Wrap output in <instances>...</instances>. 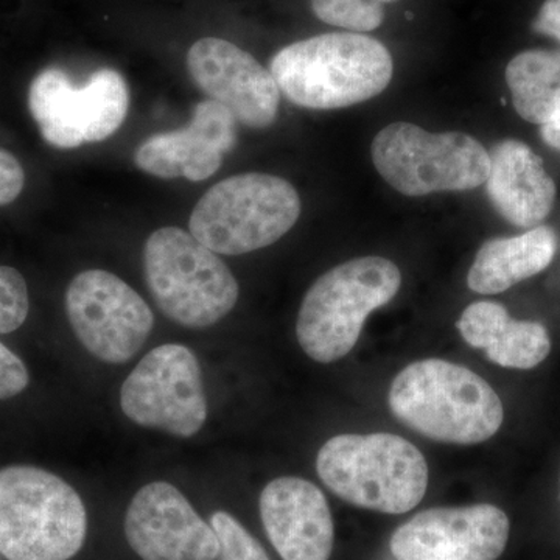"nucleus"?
Segmentation results:
<instances>
[{"mask_svg": "<svg viewBox=\"0 0 560 560\" xmlns=\"http://www.w3.org/2000/svg\"><path fill=\"white\" fill-rule=\"evenodd\" d=\"M279 91L308 109H340L377 97L394 62L381 40L361 33H326L283 47L271 60Z\"/></svg>", "mask_w": 560, "mask_h": 560, "instance_id": "obj_1", "label": "nucleus"}, {"mask_svg": "<svg viewBox=\"0 0 560 560\" xmlns=\"http://www.w3.org/2000/svg\"><path fill=\"white\" fill-rule=\"evenodd\" d=\"M389 408L405 425L445 444L490 440L503 423L499 394L477 372L440 359L405 368L389 389Z\"/></svg>", "mask_w": 560, "mask_h": 560, "instance_id": "obj_2", "label": "nucleus"}, {"mask_svg": "<svg viewBox=\"0 0 560 560\" xmlns=\"http://www.w3.org/2000/svg\"><path fill=\"white\" fill-rule=\"evenodd\" d=\"M320 481L363 510L405 514L422 501L429 466L419 448L389 433L338 434L316 458Z\"/></svg>", "mask_w": 560, "mask_h": 560, "instance_id": "obj_3", "label": "nucleus"}, {"mask_svg": "<svg viewBox=\"0 0 560 560\" xmlns=\"http://www.w3.org/2000/svg\"><path fill=\"white\" fill-rule=\"evenodd\" d=\"M88 534L83 500L39 467L0 469V555L9 560H69Z\"/></svg>", "mask_w": 560, "mask_h": 560, "instance_id": "obj_4", "label": "nucleus"}, {"mask_svg": "<svg viewBox=\"0 0 560 560\" xmlns=\"http://www.w3.org/2000/svg\"><path fill=\"white\" fill-rule=\"evenodd\" d=\"M399 268L383 257L345 261L308 289L298 315L302 350L318 363H334L355 348L368 316L400 290Z\"/></svg>", "mask_w": 560, "mask_h": 560, "instance_id": "obj_5", "label": "nucleus"}, {"mask_svg": "<svg viewBox=\"0 0 560 560\" xmlns=\"http://www.w3.org/2000/svg\"><path fill=\"white\" fill-rule=\"evenodd\" d=\"M143 270L160 311L187 329L213 326L237 304L238 283L228 265L180 228H161L147 238Z\"/></svg>", "mask_w": 560, "mask_h": 560, "instance_id": "obj_6", "label": "nucleus"}, {"mask_svg": "<svg viewBox=\"0 0 560 560\" xmlns=\"http://www.w3.org/2000/svg\"><path fill=\"white\" fill-rule=\"evenodd\" d=\"M300 215V195L289 180L245 173L210 187L195 206L189 226L206 248L241 256L280 241Z\"/></svg>", "mask_w": 560, "mask_h": 560, "instance_id": "obj_7", "label": "nucleus"}, {"mask_svg": "<svg viewBox=\"0 0 560 560\" xmlns=\"http://www.w3.org/2000/svg\"><path fill=\"white\" fill-rule=\"evenodd\" d=\"M372 161L382 178L400 194L423 197L482 186L490 171L489 151L464 132H429L396 121L372 142Z\"/></svg>", "mask_w": 560, "mask_h": 560, "instance_id": "obj_8", "label": "nucleus"}, {"mask_svg": "<svg viewBox=\"0 0 560 560\" xmlns=\"http://www.w3.org/2000/svg\"><path fill=\"white\" fill-rule=\"evenodd\" d=\"M130 92L117 70H95L77 86L65 70L44 69L32 81L28 108L44 140L57 149L110 138L127 119Z\"/></svg>", "mask_w": 560, "mask_h": 560, "instance_id": "obj_9", "label": "nucleus"}, {"mask_svg": "<svg viewBox=\"0 0 560 560\" xmlns=\"http://www.w3.org/2000/svg\"><path fill=\"white\" fill-rule=\"evenodd\" d=\"M120 407L143 429L195 436L208 419V399L195 353L183 345L150 350L121 385Z\"/></svg>", "mask_w": 560, "mask_h": 560, "instance_id": "obj_10", "label": "nucleus"}, {"mask_svg": "<svg viewBox=\"0 0 560 560\" xmlns=\"http://www.w3.org/2000/svg\"><path fill=\"white\" fill-rule=\"evenodd\" d=\"M66 312L81 345L95 359L128 363L149 340L154 315L147 302L113 272H80L66 291Z\"/></svg>", "mask_w": 560, "mask_h": 560, "instance_id": "obj_11", "label": "nucleus"}, {"mask_svg": "<svg viewBox=\"0 0 560 560\" xmlns=\"http://www.w3.org/2000/svg\"><path fill=\"white\" fill-rule=\"evenodd\" d=\"M510 518L493 504L434 508L390 537L396 560H497L510 540Z\"/></svg>", "mask_w": 560, "mask_h": 560, "instance_id": "obj_12", "label": "nucleus"}, {"mask_svg": "<svg viewBox=\"0 0 560 560\" xmlns=\"http://www.w3.org/2000/svg\"><path fill=\"white\" fill-rule=\"evenodd\" d=\"M125 536L142 560H217L220 541L190 501L171 482L136 493L125 515Z\"/></svg>", "mask_w": 560, "mask_h": 560, "instance_id": "obj_13", "label": "nucleus"}, {"mask_svg": "<svg viewBox=\"0 0 560 560\" xmlns=\"http://www.w3.org/2000/svg\"><path fill=\"white\" fill-rule=\"evenodd\" d=\"M191 80L249 128H267L278 117L280 91L270 70L230 40L202 38L187 54Z\"/></svg>", "mask_w": 560, "mask_h": 560, "instance_id": "obj_14", "label": "nucleus"}, {"mask_svg": "<svg viewBox=\"0 0 560 560\" xmlns=\"http://www.w3.org/2000/svg\"><path fill=\"white\" fill-rule=\"evenodd\" d=\"M235 143L237 119L226 106L209 98L195 106L186 128L143 140L135 162L156 178L205 180L219 171Z\"/></svg>", "mask_w": 560, "mask_h": 560, "instance_id": "obj_15", "label": "nucleus"}, {"mask_svg": "<svg viewBox=\"0 0 560 560\" xmlns=\"http://www.w3.org/2000/svg\"><path fill=\"white\" fill-rule=\"evenodd\" d=\"M260 517L272 547L283 560H329L334 518L318 486L298 477H280L260 493Z\"/></svg>", "mask_w": 560, "mask_h": 560, "instance_id": "obj_16", "label": "nucleus"}, {"mask_svg": "<svg viewBox=\"0 0 560 560\" xmlns=\"http://www.w3.org/2000/svg\"><path fill=\"white\" fill-rule=\"evenodd\" d=\"M486 190L497 212L514 226H539L556 201V184L539 154L521 140L506 139L489 151Z\"/></svg>", "mask_w": 560, "mask_h": 560, "instance_id": "obj_17", "label": "nucleus"}, {"mask_svg": "<svg viewBox=\"0 0 560 560\" xmlns=\"http://www.w3.org/2000/svg\"><path fill=\"white\" fill-rule=\"evenodd\" d=\"M456 327L467 345L485 350L492 363L511 370H533L551 352L550 334L544 324L511 318L497 302L469 305Z\"/></svg>", "mask_w": 560, "mask_h": 560, "instance_id": "obj_18", "label": "nucleus"}, {"mask_svg": "<svg viewBox=\"0 0 560 560\" xmlns=\"http://www.w3.org/2000/svg\"><path fill=\"white\" fill-rule=\"evenodd\" d=\"M558 235L536 226L515 237L492 238L478 250L467 283L480 294H499L550 267L558 253Z\"/></svg>", "mask_w": 560, "mask_h": 560, "instance_id": "obj_19", "label": "nucleus"}, {"mask_svg": "<svg viewBox=\"0 0 560 560\" xmlns=\"http://www.w3.org/2000/svg\"><path fill=\"white\" fill-rule=\"evenodd\" d=\"M506 83L522 119L540 127L560 119V49L522 51L508 65Z\"/></svg>", "mask_w": 560, "mask_h": 560, "instance_id": "obj_20", "label": "nucleus"}, {"mask_svg": "<svg viewBox=\"0 0 560 560\" xmlns=\"http://www.w3.org/2000/svg\"><path fill=\"white\" fill-rule=\"evenodd\" d=\"M396 0H312L318 20L346 31L364 33L381 27L385 3Z\"/></svg>", "mask_w": 560, "mask_h": 560, "instance_id": "obj_21", "label": "nucleus"}, {"mask_svg": "<svg viewBox=\"0 0 560 560\" xmlns=\"http://www.w3.org/2000/svg\"><path fill=\"white\" fill-rule=\"evenodd\" d=\"M210 525L220 541L217 560H271L256 537L228 512H215L210 518Z\"/></svg>", "mask_w": 560, "mask_h": 560, "instance_id": "obj_22", "label": "nucleus"}, {"mask_svg": "<svg viewBox=\"0 0 560 560\" xmlns=\"http://www.w3.org/2000/svg\"><path fill=\"white\" fill-rule=\"evenodd\" d=\"M31 311L27 283L20 271L0 267V334L20 329Z\"/></svg>", "mask_w": 560, "mask_h": 560, "instance_id": "obj_23", "label": "nucleus"}, {"mask_svg": "<svg viewBox=\"0 0 560 560\" xmlns=\"http://www.w3.org/2000/svg\"><path fill=\"white\" fill-rule=\"evenodd\" d=\"M31 382L24 361L0 342V400L11 399L27 388Z\"/></svg>", "mask_w": 560, "mask_h": 560, "instance_id": "obj_24", "label": "nucleus"}, {"mask_svg": "<svg viewBox=\"0 0 560 560\" xmlns=\"http://www.w3.org/2000/svg\"><path fill=\"white\" fill-rule=\"evenodd\" d=\"M24 183L25 175L21 162L9 151L0 150V206L16 200L24 189Z\"/></svg>", "mask_w": 560, "mask_h": 560, "instance_id": "obj_25", "label": "nucleus"}, {"mask_svg": "<svg viewBox=\"0 0 560 560\" xmlns=\"http://www.w3.org/2000/svg\"><path fill=\"white\" fill-rule=\"evenodd\" d=\"M534 31L560 43V0H545L533 24Z\"/></svg>", "mask_w": 560, "mask_h": 560, "instance_id": "obj_26", "label": "nucleus"}, {"mask_svg": "<svg viewBox=\"0 0 560 560\" xmlns=\"http://www.w3.org/2000/svg\"><path fill=\"white\" fill-rule=\"evenodd\" d=\"M540 135L548 147L560 153V119L551 121V124L541 125Z\"/></svg>", "mask_w": 560, "mask_h": 560, "instance_id": "obj_27", "label": "nucleus"}]
</instances>
